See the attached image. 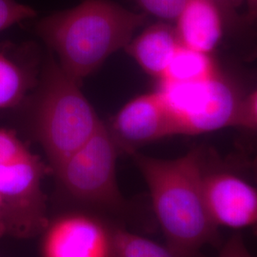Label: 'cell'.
<instances>
[{"label": "cell", "mask_w": 257, "mask_h": 257, "mask_svg": "<svg viewBox=\"0 0 257 257\" xmlns=\"http://www.w3.org/2000/svg\"><path fill=\"white\" fill-rule=\"evenodd\" d=\"M166 244L185 257L219 241L218 228L209 214L203 189L202 153L198 149L175 159H160L134 152Z\"/></svg>", "instance_id": "obj_1"}, {"label": "cell", "mask_w": 257, "mask_h": 257, "mask_svg": "<svg viewBox=\"0 0 257 257\" xmlns=\"http://www.w3.org/2000/svg\"><path fill=\"white\" fill-rule=\"evenodd\" d=\"M147 19L111 0H84L37 24L41 37L59 59L66 74L80 83L113 53L125 49Z\"/></svg>", "instance_id": "obj_2"}, {"label": "cell", "mask_w": 257, "mask_h": 257, "mask_svg": "<svg viewBox=\"0 0 257 257\" xmlns=\"http://www.w3.org/2000/svg\"><path fill=\"white\" fill-rule=\"evenodd\" d=\"M75 81L50 60L35 111V133L53 171L85 145L102 125Z\"/></svg>", "instance_id": "obj_3"}, {"label": "cell", "mask_w": 257, "mask_h": 257, "mask_svg": "<svg viewBox=\"0 0 257 257\" xmlns=\"http://www.w3.org/2000/svg\"><path fill=\"white\" fill-rule=\"evenodd\" d=\"M44 166L11 130L0 128V229L35 234L47 225Z\"/></svg>", "instance_id": "obj_4"}, {"label": "cell", "mask_w": 257, "mask_h": 257, "mask_svg": "<svg viewBox=\"0 0 257 257\" xmlns=\"http://www.w3.org/2000/svg\"><path fill=\"white\" fill-rule=\"evenodd\" d=\"M175 123L176 136H196L234 126L239 98L217 74L195 82L160 81L157 90Z\"/></svg>", "instance_id": "obj_5"}, {"label": "cell", "mask_w": 257, "mask_h": 257, "mask_svg": "<svg viewBox=\"0 0 257 257\" xmlns=\"http://www.w3.org/2000/svg\"><path fill=\"white\" fill-rule=\"evenodd\" d=\"M119 153L109 128H100L55 171L61 189L78 202L107 209L124 206L116 181Z\"/></svg>", "instance_id": "obj_6"}, {"label": "cell", "mask_w": 257, "mask_h": 257, "mask_svg": "<svg viewBox=\"0 0 257 257\" xmlns=\"http://www.w3.org/2000/svg\"><path fill=\"white\" fill-rule=\"evenodd\" d=\"M109 131L119 151L128 155L140 146L176 136L174 120L157 91L139 95L125 104Z\"/></svg>", "instance_id": "obj_7"}, {"label": "cell", "mask_w": 257, "mask_h": 257, "mask_svg": "<svg viewBox=\"0 0 257 257\" xmlns=\"http://www.w3.org/2000/svg\"><path fill=\"white\" fill-rule=\"evenodd\" d=\"M203 189L214 225L257 231V189L235 174L204 171Z\"/></svg>", "instance_id": "obj_8"}, {"label": "cell", "mask_w": 257, "mask_h": 257, "mask_svg": "<svg viewBox=\"0 0 257 257\" xmlns=\"http://www.w3.org/2000/svg\"><path fill=\"white\" fill-rule=\"evenodd\" d=\"M112 233L91 216L67 214L53 222L43 239V257H110Z\"/></svg>", "instance_id": "obj_9"}, {"label": "cell", "mask_w": 257, "mask_h": 257, "mask_svg": "<svg viewBox=\"0 0 257 257\" xmlns=\"http://www.w3.org/2000/svg\"><path fill=\"white\" fill-rule=\"evenodd\" d=\"M175 23L180 43L205 54L211 55L223 36L222 12L211 0H189Z\"/></svg>", "instance_id": "obj_10"}, {"label": "cell", "mask_w": 257, "mask_h": 257, "mask_svg": "<svg viewBox=\"0 0 257 257\" xmlns=\"http://www.w3.org/2000/svg\"><path fill=\"white\" fill-rule=\"evenodd\" d=\"M180 45L175 28L160 22L133 38L125 50L145 73L160 80Z\"/></svg>", "instance_id": "obj_11"}, {"label": "cell", "mask_w": 257, "mask_h": 257, "mask_svg": "<svg viewBox=\"0 0 257 257\" xmlns=\"http://www.w3.org/2000/svg\"><path fill=\"white\" fill-rule=\"evenodd\" d=\"M218 74L211 55L198 52L181 44L160 81L195 82Z\"/></svg>", "instance_id": "obj_12"}, {"label": "cell", "mask_w": 257, "mask_h": 257, "mask_svg": "<svg viewBox=\"0 0 257 257\" xmlns=\"http://www.w3.org/2000/svg\"><path fill=\"white\" fill-rule=\"evenodd\" d=\"M110 257H185L170 248L123 229H112Z\"/></svg>", "instance_id": "obj_13"}, {"label": "cell", "mask_w": 257, "mask_h": 257, "mask_svg": "<svg viewBox=\"0 0 257 257\" xmlns=\"http://www.w3.org/2000/svg\"><path fill=\"white\" fill-rule=\"evenodd\" d=\"M27 76L13 59L0 53V110L13 108L24 98Z\"/></svg>", "instance_id": "obj_14"}, {"label": "cell", "mask_w": 257, "mask_h": 257, "mask_svg": "<svg viewBox=\"0 0 257 257\" xmlns=\"http://www.w3.org/2000/svg\"><path fill=\"white\" fill-rule=\"evenodd\" d=\"M189 0H137L138 5L152 15L167 22L176 21Z\"/></svg>", "instance_id": "obj_15"}, {"label": "cell", "mask_w": 257, "mask_h": 257, "mask_svg": "<svg viewBox=\"0 0 257 257\" xmlns=\"http://www.w3.org/2000/svg\"><path fill=\"white\" fill-rule=\"evenodd\" d=\"M37 17V12L16 0H0V32Z\"/></svg>", "instance_id": "obj_16"}, {"label": "cell", "mask_w": 257, "mask_h": 257, "mask_svg": "<svg viewBox=\"0 0 257 257\" xmlns=\"http://www.w3.org/2000/svg\"><path fill=\"white\" fill-rule=\"evenodd\" d=\"M234 126L257 131V90L240 100Z\"/></svg>", "instance_id": "obj_17"}, {"label": "cell", "mask_w": 257, "mask_h": 257, "mask_svg": "<svg viewBox=\"0 0 257 257\" xmlns=\"http://www.w3.org/2000/svg\"><path fill=\"white\" fill-rule=\"evenodd\" d=\"M217 257H254L246 247L240 234H234L220 248Z\"/></svg>", "instance_id": "obj_18"}, {"label": "cell", "mask_w": 257, "mask_h": 257, "mask_svg": "<svg viewBox=\"0 0 257 257\" xmlns=\"http://www.w3.org/2000/svg\"><path fill=\"white\" fill-rule=\"evenodd\" d=\"M248 19L257 20V0H246Z\"/></svg>", "instance_id": "obj_19"}, {"label": "cell", "mask_w": 257, "mask_h": 257, "mask_svg": "<svg viewBox=\"0 0 257 257\" xmlns=\"http://www.w3.org/2000/svg\"><path fill=\"white\" fill-rule=\"evenodd\" d=\"M213 3H215L221 10L231 8L233 6H236L240 0H211Z\"/></svg>", "instance_id": "obj_20"}, {"label": "cell", "mask_w": 257, "mask_h": 257, "mask_svg": "<svg viewBox=\"0 0 257 257\" xmlns=\"http://www.w3.org/2000/svg\"><path fill=\"white\" fill-rule=\"evenodd\" d=\"M1 211H2V202L0 199V221H1Z\"/></svg>", "instance_id": "obj_21"}, {"label": "cell", "mask_w": 257, "mask_h": 257, "mask_svg": "<svg viewBox=\"0 0 257 257\" xmlns=\"http://www.w3.org/2000/svg\"><path fill=\"white\" fill-rule=\"evenodd\" d=\"M255 233H256V235H257V231H256V232H255Z\"/></svg>", "instance_id": "obj_22"}]
</instances>
